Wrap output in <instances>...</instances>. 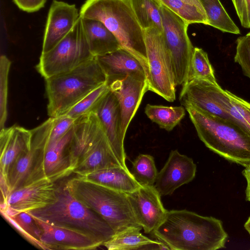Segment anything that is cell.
Returning <instances> with one entry per match:
<instances>
[{
    "instance_id": "13",
    "label": "cell",
    "mask_w": 250,
    "mask_h": 250,
    "mask_svg": "<svg viewBox=\"0 0 250 250\" xmlns=\"http://www.w3.org/2000/svg\"><path fill=\"white\" fill-rule=\"evenodd\" d=\"M107 83L119 103L121 132L125 138L128 126L148 90L147 77L145 73H134Z\"/></svg>"
},
{
    "instance_id": "4",
    "label": "cell",
    "mask_w": 250,
    "mask_h": 250,
    "mask_svg": "<svg viewBox=\"0 0 250 250\" xmlns=\"http://www.w3.org/2000/svg\"><path fill=\"white\" fill-rule=\"evenodd\" d=\"M27 212L46 223L82 232L101 245L115 234L102 216L73 197L65 182L58 185L57 198L53 203Z\"/></svg>"
},
{
    "instance_id": "9",
    "label": "cell",
    "mask_w": 250,
    "mask_h": 250,
    "mask_svg": "<svg viewBox=\"0 0 250 250\" xmlns=\"http://www.w3.org/2000/svg\"><path fill=\"white\" fill-rule=\"evenodd\" d=\"M54 122V118L50 117L31 130L30 150L15 161L6 175L10 193L35 181L45 178L43 172V162Z\"/></svg>"
},
{
    "instance_id": "38",
    "label": "cell",
    "mask_w": 250,
    "mask_h": 250,
    "mask_svg": "<svg viewBox=\"0 0 250 250\" xmlns=\"http://www.w3.org/2000/svg\"><path fill=\"white\" fill-rule=\"evenodd\" d=\"M76 119L65 115L55 118L47 146L64 136L74 126Z\"/></svg>"
},
{
    "instance_id": "18",
    "label": "cell",
    "mask_w": 250,
    "mask_h": 250,
    "mask_svg": "<svg viewBox=\"0 0 250 250\" xmlns=\"http://www.w3.org/2000/svg\"><path fill=\"white\" fill-rule=\"evenodd\" d=\"M34 218L42 231L40 240L48 250H94L101 246L93 238L82 232Z\"/></svg>"
},
{
    "instance_id": "23",
    "label": "cell",
    "mask_w": 250,
    "mask_h": 250,
    "mask_svg": "<svg viewBox=\"0 0 250 250\" xmlns=\"http://www.w3.org/2000/svg\"><path fill=\"white\" fill-rule=\"evenodd\" d=\"M95 57L106 76L107 83L134 73L146 75L140 62L123 48Z\"/></svg>"
},
{
    "instance_id": "39",
    "label": "cell",
    "mask_w": 250,
    "mask_h": 250,
    "mask_svg": "<svg viewBox=\"0 0 250 250\" xmlns=\"http://www.w3.org/2000/svg\"><path fill=\"white\" fill-rule=\"evenodd\" d=\"M241 25L250 28V0H231Z\"/></svg>"
},
{
    "instance_id": "41",
    "label": "cell",
    "mask_w": 250,
    "mask_h": 250,
    "mask_svg": "<svg viewBox=\"0 0 250 250\" xmlns=\"http://www.w3.org/2000/svg\"><path fill=\"white\" fill-rule=\"evenodd\" d=\"M242 174L247 182L245 190L246 199L250 202V164L245 167L242 171Z\"/></svg>"
},
{
    "instance_id": "35",
    "label": "cell",
    "mask_w": 250,
    "mask_h": 250,
    "mask_svg": "<svg viewBox=\"0 0 250 250\" xmlns=\"http://www.w3.org/2000/svg\"><path fill=\"white\" fill-rule=\"evenodd\" d=\"M109 90L107 83L101 85L83 98L64 115L77 119L92 112Z\"/></svg>"
},
{
    "instance_id": "37",
    "label": "cell",
    "mask_w": 250,
    "mask_h": 250,
    "mask_svg": "<svg viewBox=\"0 0 250 250\" xmlns=\"http://www.w3.org/2000/svg\"><path fill=\"white\" fill-rule=\"evenodd\" d=\"M234 62L239 64L243 74L250 79V36L247 34L236 41Z\"/></svg>"
},
{
    "instance_id": "34",
    "label": "cell",
    "mask_w": 250,
    "mask_h": 250,
    "mask_svg": "<svg viewBox=\"0 0 250 250\" xmlns=\"http://www.w3.org/2000/svg\"><path fill=\"white\" fill-rule=\"evenodd\" d=\"M225 108L231 118L250 134V103L225 90Z\"/></svg>"
},
{
    "instance_id": "31",
    "label": "cell",
    "mask_w": 250,
    "mask_h": 250,
    "mask_svg": "<svg viewBox=\"0 0 250 250\" xmlns=\"http://www.w3.org/2000/svg\"><path fill=\"white\" fill-rule=\"evenodd\" d=\"M208 21V25L223 32L240 34V31L233 22L219 0H199Z\"/></svg>"
},
{
    "instance_id": "2",
    "label": "cell",
    "mask_w": 250,
    "mask_h": 250,
    "mask_svg": "<svg viewBox=\"0 0 250 250\" xmlns=\"http://www.w3.org/2000/svg\"><path fill=\"white\" fill-rule=\"evenodd\" d=\"M79 13L82 18L103 22L115 36L122 47L140 62L148 79L149 66L144 30L125 0H86Z\"/></svg>"
},
{
    "instance_id": "16",
    "label": "cell",
    "mask_w": 250,
    "mask_h": 250,
    "mask_svg": "<svg viewBox=\"0 0 250 250\" xmlns=\"http://www.w3.org/2000/svg\"><path fill=\"white\" fill-rule=\"evenodd\" d=\"M196 168L192 158L176 149L171 150L167 161L158 173L154 186L161 196L170 195L176 189L193 180Z\"/></svg>"
},
{
    "instance_id": "29",
    "label": "cell",
    "mask_w": 250,
    "mask_h": 250,
    "mask_svg": "<svg viewBox=\"0 0 250 250\" xmlns=\"http://www.w3.org/2000/svg\"><path fill=\"white\" fill-rule=\"evenodd\" d=\"M5 219L32 245L38 249L48 250L40 240L41 229L34 218L27 212L13 216L0 212Z\"/></svg>"
},
{
    "instance_id": "25",
    "label": "cell",
    "mask_w": 250,
    "mask_h": 250,
    "mask_svg": "<svg viewBox=\"0 0 250 250\" xmlns=\"http://www.w3.org/2000/svg\"><path fill=\"white\" fill-rule=\"evenodd\" d=\"M81 177L126 194L136 190L141 186L136 181L130 171L122 166L96 170Z\"/></svg>"
},
{
    "instance_id": "11",
    "label": "cell",
    "mask_w": 250,
    "mask_h": 250,
    "mask_svg": "<svg viewBox=\"0 0 250 250\" xmlns=\"http://www.w3.org/2000/svg\"><path fill=\"white\" fill-rule=\"evenodd\" d=\"M58 185L47 178L35 181L13 190L0 212L13 216L21 212L45 207L57 198Z\"/></svg>"
},
{
    "instance_id": "20",
    "label": "cell",
    "mask_w": 250,
    "mask_h": 250,
    "mask_svg": "<svg viewBox=\"0 0 250 250\" xmlns=\"http://www.w3.org/2000/svg\"><path fill=\"white\" fill-rule=\"evenodd\" d=\"M103 131L101 124L93 112L76 119L72 137L68 147L72 171L81 158Z\"/></svg>"
},
{
    "instance_id": "19",
    "label": "cell",
    "mask_w": 250,
    "mask_h": 250,
    "mask_svg": "<svg viewBox=\"0 0 250 250\" xmlns=\"http://www.w3.org/2000/svg\"><path fill=\"white\" fill-rule=\"evenodd\" d=\"M0 131V174L6 178L15 161L30 150L31 131L17 125Z\"/></svg>"
},
{
    "instance_id": "21",
    "label": "cell",
    "mask_w": 250,
    "mask_h": 250,
    "mask_svg": "<svg viewBox=\"0 0 250 250\" xmlns=\"http://www.w3.org/2000/svg\"><path fill=\"white\" fill-rule=\"evenodd\" d=\"M118 166L122 165L114 154L103 130L79 160L73 173L83 176L96 170Z\"/></svg>"
},
{
    "instance_id": "28",
    "label": "cell",
    "mask_w": 250,
    "mask_h": 250,
    "mask_svg": "<svg viewBox=\"0 0 250 250\" xmlns=\"http://www.w3.org/2000/svg\"><path fill=\"white\" fill-rule=\"evenodd\" d=\"M141 230L131 228L116 233L103 246L108 250H143L145 246L157 242L143 235Z\"/></svg>"
},
{
    "instance_id": "17",
    "label": "cell",
    "mask_w": 250,
    "mask_h": 250,
    "mask_svg": "<svg viewBox=\"0 0 250 250\" xmlns=\"http://www.w3.org/2000/svg\"><path fill=\"white\" fill-rule=\"evenodd\" d=\"M80 17L75 5L54 0L46 21L42 53L55 46L73 28Z\"/></svg>"
},
{
    "instance_id": "12",
    "label": "cell",
    "mask_w": 250,
    "mask_h": 250,
    "mask_svg": "<svg viewBox=\"0 0 250 250\" xmlns=\"http://www.w3.org/2000/svg\"><path fill=\"white\" fill-rule=\"evenodd\" d=\"M226 97L225 90L219 84L195 80L183 85L179 100L182 104H189L213 117L233 121L225 109Z\"/></svg>"
},
{
    "instance_id": "40",
    "label": "cell",
    "mask_w": 250,
    "mask_h": 250,
    "mask_svg": "<svg viewBox=\"0 0 250 250\" xmlns=\"http://www.w3.org/2000/svg\"><path fill=\"white\" fill-rule=\"evenodd\" d=\"M46 0H13L21 10L28 13L34 12L42 8Z\"/></svg>"
},
{
    "instance_id": "15",
    "label": "cell",
    "mask_w": 250,
    "mask_h": 250,
    "mask_svg": "<svg viewBox=\"0 0 250 250\" xmlns=\"http://www.w3.org/2000/svg\"><path fill=\"white\" fill-rule=\"evenodd\" d=\"M98 118L112 149L122 166L128 168L124 140L121 132V114L119 102L110 90L93 111Z\"/></svg>"
},
{
    "instance_id": "5",
    "label": "cell",
    "mask_w": 250,
    "mask_h": 250,
    "mask_svg": "<svg viewBox=\"0 0 250 250\" xmlns=\"http://www.w3.org/2000/svg\"><path fill=\"white\" fill-rule=\"evenodd\" d=\"M45 80L49 117L63 115L83 98L107 82L95 57L70 71Z\"/></svg>"
},
{
    "instance_id": "43",
    "label": "cell",
    "mask_w": 250,
    "mask_h": 250,
    "mask_svg": "<svg viewBox=\"0 0 250 250\" xmlns=\"http://www.w3.org/2000/svg\"><path fill=\"white\" fill-rule=\"evenodd\" d=\"M247 34H248L250 36V32H249Z\"/></svg>"
},
{
    "instance_id": "22",
    "label": "cell",
    "mask_w": 250,
    "mask_h": 250,
    "mask_svg": "<svg viewBox=\"0 0 250 250\" xmlns=\"http://www.w3.org/2000/svg\"><path fill=\"white\" fill-rule=\"evenodd\" d=\"M73 127L60 140L47 146L43 162V172L44 178L52 182H56L73 173L68 147Z\"/></svg>"
},
{
    "instance_id": "33",
    "label": "cell",
    "mask_w": 250,
    "mask_h": 250,
    "mask_svg": "<svg viewBox=\"0 0 250 250\" xmlns=\"http://www.w3.org/2000/svg\"><path fill=\"white\" fill-rule=\"evenodd\" d=\"M130 172L142 186H154L158 173L153 156L144 154H139L132 162Z\"/></svg>"
},
{
    "instance_id": "42",
    "label": "cell",
    "mask_w": 250,
    "mask_h": 250,
    "mask_svg": "<svg viewBox=\"0 0 250 250\" xmlns=\"http://www.w3.org/2000/svg\"><path fill=\"white\" fill-rule=\"evenodd\" d=\"M244 228L250 235V216L248 218L244 224Z\"/></svg>"
},
{
    "instance_id": "27",
    "label": "cell",
    "mask_w": 250,
    "mask_h": 250,
    "mask_svg": "<svg viewBox=\"0 0 250 250\" xmlns=\"http://www.w3.org/2000/svg\"><path fill=\"white\" fill-rule=\"evenodd\" d=\"M182 18L188 25L200 23L208 25L205 11L199 0H158Z\"/></svg>"
},
{
    "instance_id": "7",
    "label": "cell",
    "mask_w": 250,
    "mask_h": 250,
    "mask_svg": "<svg viewBox=\"0 0 250 250\" xmlns=\"http://www.w3.org/2000/svg\"><path fill=\"white\" fill-rule=\"evenodd\" d=\"M94 57L84 37L80 16L62 40L50 50L41 54L36 69L46 79L72 70Z\"/></svg>"
},
{
    "instance_id": "36",
    "label": "cell",
    "mask_w": 250,
    "mask_h": 250,
    "mask_svg": "<svg viewBox=\"0 0 250 250\" xmlns=\"http://www.w3.org/2000/svg\"><path fill=\"white\" fill-rule=\"evenodd\" d=\"M11 62L5 56L0 58V130L4 128L7 117L8 74Z\"/></svg>"
},
{
    "instance_id": "30",
    "label": "cell",
    "mask_w": 250,
    "mask_h": 250,
    "mask_svg": "<svg viewBox=\"0 0 250 250\" xmlns=\"http://www.w3.org/2000/svg\"><path fill=\"white\" fill-rule=\"evenodd\" d=\"M147 117L160 128L171 131L185 115V108L147 104L145 109Z\"/></svg>"
},
{
    "instance_id": "10",
    "label": "cell",
    "mask_w": 250,
    "mask_h": 250,
    "mask_svg": "<svg viewBox=\"0 0 250 250\" xmlns=\"http://www.w3.org/2000/svg\"><path fill=\"white\" fill-rule=\"evenodd\" d=\"M144 32L149 66L148 90L172 102L176 99V86L162 33L154 28Z\"/></svg>"
},
{
    "instance_id": "14",
    "label": "cell",
    "mask_w": 250,
    "mask_h": 250,
    "mask_svg": "<svg viewBox=\"0 0 250 250\" xmlns=\"http://www.w3.org/2000/svg\"><path fill=\"white\" fill-rule=\"evenodd\" d=\"M137 221L146 233H152L164 219L167 211L155 186H141L127 194Z\"/></svg>"
},
{
    "instance_id": "6",
    "label": "cell",
    "mask_w": 250,
    "mask_h": 250,
    "mask_svg": "<svg viewBox=\"0 0 250 250\" xmlns=\"http://www.w3.org/2000/svg\"><path fill=\"white\" fill-rule=\"evenodd\" d=\"M65 184L76 199L102 216L115 233L131 228L143 229L126 193L77 175L66 180Z\"/></svg>"
},
{
    "instance_id": "26",
    "label": "cell",
    "mask_w": 250,
    "mask_h": 250,
    "mask_svg": "<svg viewBox=\"0 0 250 250\" xmlns=\"http://www.w3.org/2000/svg\"><path fill=\"white\" fill-rule=\"evenodd\" d=\"M132 10L143 30L154 28L161 33L162 24L161 3L158 0H125Z\"/></svg>"
},
{
    "instance_id": "3",
    "label": "cell",
    "mask_w": 250,
    "mask_h": 250,
    "mask_svg": "<svg viewBox=\"0 0 250 250\" xmlns=\"http://www.w3.org/2000/svg\"><path fill=\"white\" fill-rule=\"evenodd\" d=\"M182 105L199 139L208 149L244 167L250 164V134L240 125L210 116L189 104Z\"/></svg>"
},
{
    "instance_id": "32",
    "label": "cell",
    "mask_w": 250,
    "mask_h": 250,
    "mask_svg": "<svg viewBox=\"0 0 250 250\" xmlns=\"http://www.w3.org/2000/svg\"><path fill=\"white\" fill-rule=\"evenodd\" d=\"M195 80L205 81L214 84H219L208 54L198 47L194 48L185 83Z\"/></svg>"
},
{
    "instance_id": "24",
    "label": "cell",
    "mask_w": 250,
    "mask_h": 250,
    "mask_svg": "<svg viewBox=\"0 0 250 250\" xmlns=\"http://www.w3.org/2000/svg\"><path fill=\"white\" fill-rule=\"evenodd\" d=\"M81 22L89 50L93 56L106 54L122 48L115 36L101 21L81 17Z\"/></svg>"
},
{
    "instance_id": "8",
    "label": "cell",
    "mask_w": 250,
    "mask_h": 250,
    "mask_svg": "<svg viewBox=\"0 0 250 250\" xmlns=\"http://www.w3.org/2000/svg\"><path fill=\"white\" fill-rule=\"evenodd\" d=\"M162 36L171 63L176 86L186 80L194 48L187 34L188 25L161 3Z\"/></svg>"
},
{
    "instance_id": "1",
    "label": "cell",
    "mask_w": 250,
    "mask_h": 250,
    "mask_svg": "<svg viewBox=\"0 0 250 250\" xmlns=\"http://www.w3.org/2000/svg\"><path fill=\"white\" fill-rule=\"evenodd\" d=\"M152 234L175 250L223 249L228 238L221 220L186 209L167 210Z\"/></svg>"
}]
</instances>
